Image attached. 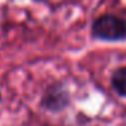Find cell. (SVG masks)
<instances>
[{
  "mask_svg": "<svg viewBox=\"0 0 126 126\" xmlns=\"http://www.w3.org/2000/svg\"><path fill=\"white\" fill-rule=\"evenodd\" d=\"M92 35L102 41H119L126 37V22L115 15H102L94 22Z\"/></svg>",
  "mask_w": 126,
  "mask_h": 126,
  "instance_id": "6da1fadb",
  "label": "cell"
},
{
  "mask_svg": "<svg viewBox=\"0 0 126 126\" xmlns=\"http://www.w3.org/2000/svg\"><path fill=\"white\" fill-rule=\"evenodd\" d=\"M111 84L119 95L126 96V66L119 68L114 72L111 77Z\"/></svg>",
  "mask_w": 126,
  "mask_h": 126,
  "instance_id": "7a4b0ae2",
  "label": "cell"
}]
</instances>
